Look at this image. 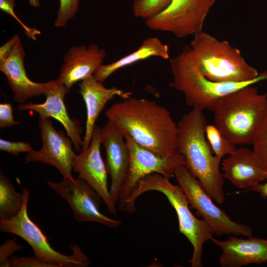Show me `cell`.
<instances>
[{
	"instance_id": "cell-1",
	"label": "cell",
	"mask_w": 267,
	"mask_h": 267,
	"mask_svg": "<svg viewBox=\"0 0 267 267\" xmlns=\"http://www.w3.org/2000/svg\"><path fill=\"white\" fill-rule=\"evenodd\" d=\"M123 135L157 154L168 156L177 150V124L170 112L150 100L129 97L105 112Z\"/></svg>"
},
{
	"instance_id": "cell-2",
	"label": "cell",
	"mask_w": 267,
	"mask_h": 267,
	"mask_svg": "<svg viewBox=\"0 0 267 267\" xmlns=\"http://www.w3.org/2000/svg\"><path fill=\"white\" fill-rule=\"evenodd\" d=\"M207 125L203 111L193 108L184 114L177 124V150L203 189L221 204L225 199L224 178L220 170L222 158L213 154L206 137Z\"/></svg>"
},
{
	"instance_id": "cell-3",
	"label": "cell",
	"mask_w": 267,
	"mask_h": 267,
	"mask_svg": "<svg viewBox=\"0 0 267 267\" xmlns=\"http://www.w3.org/2000/svg\"><path fill=\"white\" fill-rule=\"evenodd\" d=\"M174 77L169 86L181 92L185 103L203 111L213 110L217 102L222 97L260 81L267 80V69L252 80L236 82H215L201 72L197 60L190 45L182 47L181 52L170 59Z\"/></svg>"
},
{
	"instance_id": "cell-4",
	"label": "cell",
	"mask_w": 267,
	"mask_h": 267,
	"mask_svg": "<svg viewBox=\"0 0 267 267\" xmlns=\"http://www.w3.org/2000/svg\"><path fill=\"white\" fill-rule=\"evenodd\" d=\"M216 127L234 144H252L267 117V93L253 85L220 98L212 110Z\"/></svg>"
},
{
	"instance_id": "cell-5",
	"label": "cell",
	"mask_w": 267,
	"mask_h": 267,
	"mask_svg": "<svg viewBox=\"0 0 267 267\" xmlns=\"http://www.w3.org/2000/svg\"><path fill=\"white\" fill-rule=\"evenodd\" d=\"M155 191L163 193L174 208L178 216L179 232L190 242L193 253L189 262L192 267H202L203 246L215 234L210 225L203 219L196 218L189 208L187 198L178 185L160 174L153 173L141 179L123 208L124 212L134 213L135 202L144 192Z\"/></svg>"
},
{
	"instance_id": "cell-6",
	"label": "cell",
	"mask_w": 267,
	"mask_h": 267,
	"mask_svg": "<svg viewBox=\"0 0 267 267\" xmlns=\"http://www.w3.org/2000/svg\"><path fill=\"white\" fill-rule=\"evenodd\" d=\"M190 46L201 72L211 81H247L259 75L257 69L246 62L239 49L203 31L194 35Z\"/></svg>"
},
{
	"instance_id": "cell-7",
	"label": "cell",
	"mask_w": 267,
	"mask_h": 267,
	"mask_svg": "<svg viewBox=\"0 0 267 267\" xmlns=\"http://www.w3.org/2000/svg\"><path fill=\"white\" fill-rule=\"evenodd\" d=\"M24 202L20 212L14 217L0 219V231L16 235L25 240L32 248L34 256L50 267H87L90 260L76 244L70 245L71 255L61 254L52 248L46 236L29 218L27 207L30 193L27 188L23 190Z\"/></svg>"
},
{
	"instance_id": "cell-8",
	"label": "cell",
	"mask_w": 267,
	"mask_h": 267,
	"mask_svg": "<svg viewBox=\"0 0 267 267\" xmlns=\"http://www.w3.org/2000/svg\"><path fill=\"white\" fill-rule=\"evenodd\" d=\"M174 176L186 195L191 208L210 225L215 234L219 236L224 234L247 237L253 235V231L250 226L232 221L214 204L213 199L184 165L176 169Z\"/></svg>"
},
{
	"instance_id": "cell-9",
	"label": "cell",
	"mask_w": 267,
	"mask_h": 267,
	"mask_svg": "<svg viewBox=\"0 0 267 267\" xmlns=\"http://www.w3.org/2000/svg\"><path fill=\"white\" fill-rule=\"evenodd\" d=\"M216 0H172L156 16L145 20L150 29L170 32L178 38L202 31L205 20Z\"/></svg>"
},
{
	"instance_id": "cell-10",
	"label": "cell",
	"mask_w": 267,
	"mask_h": 267,
	"mask_svg": "<svg viewBox=\"0 0 267 267\" xmlns=\"http://www.w3.org/2000/svg\"><path fill=\"white\" fill-rule=\"evenodd\" d=\"M130 153V165L128 177L122 187L119 209L122 211L139 181L153 173L170 179L176 169L184 165L183 156L177 150L172 155L164 156L136 143L128 135H124Z\"/></svg>"
},
{
	"instance_id": "cell-11",
	"label": "cell",
	"mask_w": 267,
	"mask_h": 267,
	"mask_svg": "<svg viewBox=\"0 0 267 267\" xmlns=\"http://www.w3.org/2000/svg\"><path fill=\"white\" fill-rule=\"evenodd\" d=\"M47 183L66 201L76 220L95 222L115 229L122 224L121 220L110 218L101 212V197L80 176L76 179L73 177L63 178L59 182L48 180Z\"/></svg>"
},
{
	"instance_id": "cell-12",
	"label": "cell",
	"mask_w": 267,
	"mask_h": 267,
	"mask_svg": "<svg viewBox=\"0 0 267 267\" xmlns=\"http://www.w3.org/2000/svg\"><path fill=\"white\" fill-rule=\"evenodd\" d=\"M38 125L43 146L25 156V163L41 162L55 167L63 178L73 177V162L76 154L73 150L72 141L63 132L56 131L50 118L40 116Z\"/></svg>"
},
{
	"instance_id": "cell-13",
	"label": "cell",
	"mask_w": 267,
	"mask_h": 267,
	"mask_svg": "<svg viewBox=\"0 0 267 267\" xmlns=\"http://www.w3.org/2000/svg\"><path fill=\"white\" fill-rule=\"evenodd\" d=\"M102 144L105 151V164L111 178L109 192L116 206L128 177L130 165V153L126 139L121 131L111 121L101 128Z\"/></svg>"
},
{
	"instance_id": "cell-14",
	"label": "cell",
	"mask_w": 267,
	"mask_h": 267,
	"mask_svg": "<svg viewBox=\"0 0 267 267\" xmlns=\"http://www.w3.org/2000/svg\"><path fill=\"white\" fill-rule=\"evenodd\" d=\"M101 128L95 125L88 148L77 154L73 162V170L79 173L99 194L109 212L116 214L117 209L112 201L107 185V172L101 154Z\"/></svg>"
},
{
	"instance_id": "cell-15",
	"label": "cell",
	"mask_w": 267,
	"mask_h": 267,
	"mask_svg": "<svg viewBox=\"0 0 267 267\" xmlns=\"http://www.w3.org/2000/svg\"><path fill=\"white\" fill-rule=\"evenodd\" d=\"M68 92L64 84L57 79L52 80L44 94L46 99L44 103L36 104L30 101L19 104L17 108L20 111L35 112L40 116L57 120L64 128L75 150L80 153L84 145V139L81 137L83 130L79 122L76 119H71L67 111L64 98Z\"/></svg>"
},
{
	"instance_id": "cell-16",
	"label": "cell",
	"mask_w": 267,
	"mask_h": 267,
	"mask_svg": "<svg viewBox=\"0 0 267 267\" xmlns=\"http://www.w3.org/2000/svg\"><path fill=\"white\" fill-rule=\"evenodd\" d=\"M25 52L18 36L11 51L0 59V71L6 77L13 94L14 100L25 103L29 98L45 94L51 81L37 83L27 76L24 63Z\"/></svg>"
},
{
	"instance_id": "cell-17",
	"label": "cell",
	"mask_w": 267,
	"mask_h": 267,
	"mask_svg": "<svg viewBox=\"0 0 267 267\" xmlns=\"http://www.w3.org/2000/svg\"><path fill=\"white\" fill-rule=\"evenodd\" d=\"M106 55L105 50L96 44L72 46L64 55L57 79L69 91L77 82L93 75Z\"/></svg>"
},
{
	"instance_id": "cell-18",
	"label": "cell",
	"mask_w": 267,
	"mask_h": 267,
	"mask_svg": "<svg viewBox=\"0 0 267 267\" xmlns=\"http://www.w3.org/2000/svg\"><path fill=\"white\" fill-rule=\"evenodd\" d=\"M222 174L239 189L251 188L266 180L267 171L253 150L240 147L221 162Z\"/></svg>"
},
{
	"instance_id": "cell-19",
	"label": "cell",
	"mask_w": 267,
	"mask_h": 267,
	"mask_svg": "<svg viewBox=\"0 0 267 267\" xmlns=\"http://www.w3.org/2000/svg\"><path fill=\"white\" fill-rule=\"evenodd\" d=\"M211 240L222 250L219 259L222 267H241L267 262V240L252 236L240 238L230 236L224 241Z\"/></svg>"
},
{
	"instance_id": "cell-20",
	"label": "cell",
	"mask_w": 267,
	"mask_h": 267,
	"mask_svg": "<svg viewBox=\"0 0 267 267\" xmlns=\"http://www.w3.org/2000/svg\"><path fill=\"white\" fill-rule=\"evenodd\" d=\"M79 88L78 91L83 97L87 109L86 132L81 150L84 151L89 146L95 122L106 103L115 96L128 98L132 93L115 87L107 88L103 83L96 80L93 75L82 81Z\"/></svg>"
},
{
	"instance_id": "cell-21",
	"label": "cell",
	"mask_w": 267,
	"mask_h": 267,
	"mask_svg": "<svg viewBox=\"0 0 267 267\" xmlns=\"http://www.w3.org/2000/svg\"><path fill=\"white\" fill-rule=\"evenodd\" d=\"M153 56L164 59L170 58L168 45L155 37L145 39L134 52L109 64L101 65L93 76L96 80L103 83L108 77L120 68Z\"/></svg>"
},
{
	"instance_id": "cell-22",
	"label": "cell",
	"mask_w": 267,
	"mask_h": 267,
	"mask_svg": "<svg viewBox=\"0 0 267 267\" xmlns=\"http://www.w3.org/2000/svg\"><path fill=\"white\" fill-rule=\"evenodd\" d=\"M24 195L17 192L9 178L0 171V219L8 220L21 211Z\"/></svg>"
},
{
	"instance_id": "cell-23",
	"label": "cell",
	"mask_w": 267,
	"mask_h": 267,
	"mask_svg": "<svg viewBox=\"0 0 267 267\" xmlns=\"http://www.w3.org/2000/svg\"><path fill=\"white\" fill-rule=\"evenodd\" d=\"M205 134L214 154L222 158L233 152L236 149L231 142L216 125H207Z\"/></svg>"
},
{
	"instance_id": "cell-24",
	"label": "cell",
	"mask_w": 267,
	"mask_h": 267,
	"mask_svg": "<svg viewBox=\"0 0 267 267\" xmlns=\"http://www.w3.org/2000/svg\"><path fill=\"white\" fill-rule=\"evenodd\" d=\"M172 0H134L132 4L134 16L146 20L164 10Z\"/></svg>"
},
{
	"instance_id": "cell-25",
	"label": "cell",
	"mask_w": 267,
	"mask_h": 267,
	"mask_svg": "<svg viewBox=\"0 0 267 267\" xmlns=\"http://www.w3.org/2000/svg\"><path fill=\"white\" fill-rule=\"evenodd\" d=\"M252 144L253 152L267 171V117L256 133Z\"/></svg>"
},
{
	"instance_id": "cell-26",
	"label": "cell",
	"mask_w": 267,
	"mask_h": 267,
	"mask_svg": "<svg viewBox=\"0 0 267 267\" xmlns=\"http://www.w3.org/2000/svg\"><path fill=\"white\" fill-rule=\"evenodd\" d=\"M60 5L54 25L56 27H64L79 10V0H59Z\"/></svg>"
},
{
	"instance_id": "cell-27",
	"label": "cell",
	"mask_w": 267,
	"mask_h": 267,
	"mask_svg": "<svg viewBox=\"0 0 267 267\" xmlns=\"http://www.w3.org/2000/svg\"><path fill=\"white\" fill-rule=\"evenodd\" d=\"M15 0H0V9L13 17L21 25L25 34L30 39L36 41L37 35L41 32L35 28L29 27L25 25L17 16L14 12Z\"/></svg>"
},
{
	"instance_id": "cell-28",
	"label": "cell",
	"mask_w": 267,
	"mask_h": 267,
	"mask_svg": "<svg viewBox=\"0 0 267 267\" xmlns=\"http://www.w3.org/2000/svg\"><path fill=\"white\" fill-rule=\"evenodd\" d=\"M0 150L5 151L16 156L20 153L26 152L28 153L34 149L29 142L11 141L0 138Z\"/></svg>"
},
{
	"instance_id": "cell-29",
	"label": "cell",
	"mask_w": 267,
	"mask_h": 267,
	"mask_svg": "<svg viewBox=\"0 0 267 267\" xmlns=\"http://www.w3.org/2000/svg\"><path fill=\"white\" fill-rule=\"evenodd\" d=\"M22 246L16 243V239L8 240L0 246V267H9V258L20 250Z\"/></svg>"
},
{
	"instance_id": "cell-30",
	"label": "cell",
	"mask_w": 267,
	"mask_h": 267,
	"mask_svg": "<svg viewBox=\"0 0 267 267\" xmlns=\"http://www.w3.org/2000/svg\"><path fill=\"white\" fill-rule=\"evenodd\" d=\"M9 267H50L34 257L12 256L9 259Z\"/></svg>"
},
{
	"instance_id": "cell-31",
	"label": "cell",
	"mask_w": 267,
	"mask_h": 267,
	"mask_svg": "<svg viewBox=\"0 0 267 267\" xmlns=\"http://www.w3.org/2000/svg\"><path fill=\"white\" fill-rule=\"evenodd\" d=\"M20 124L15 121L13 115V109L10 103L0 104V128L12 127Z\"/></svg>"
},
{
	"instance_id": "cell-32",
	"label": "cell",
	"mask_w": 267,
	"mask_h": 267,
	"mask_svg": "<svg viewBox=\"0 0 267 267\" xmlns=\"http://www.w3.org/2000/svg\"><path fill=\"white\" fill-rule=\"evenodd\" d=\"M18 35H14L0 47V59L3 58L11 51Z\"/></svg>"
},
{
	"instance_id": "cell-33",
	"label": "cell",
	"mask_w": 267,
	"mask_h": 267,
	"mask_svg": "<svg viewBox=\"0 0 267 267\" xmlns=\"http://www.w3.org/2000/svg\"><path fill=\"white\" fill-rule=\"evenodd\" d=\"M265 181L264 183H260L250 189L259 193L264 198L267 197V176Z\"/></svg>"
},
{
	"instance_id": "cell-34",
	"label": "cell",
	"mask_w": 267,
	"mask_h": 267,
	"mask_svg": "<svg viewBox=\"0 0 267 267\" xmlns=\"http://www.w3.org/2000/svg\"><path fill=\"white\" fill-rule=\"evenodd\" d=\"M31 6L34 7H38L40 5L39 0H28Z\"/></svg>"
}]
</instances>
